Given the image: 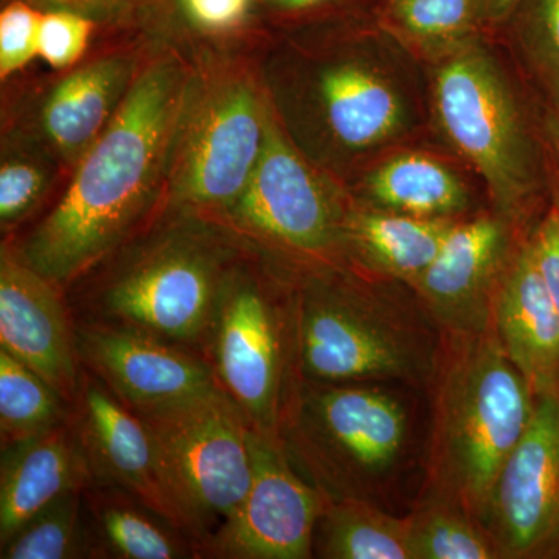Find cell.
Instances as JSON below:
<instances>
[{
  "label": "cell",
  "mask_w": 559,
  "mask_h": 559,
  "mask_svg": "<svg viewBox=\"0 0 559 559\" xmlns=\"http://www.w3.org/2000/svg\"><path fill=\"white\" fill-rule=\"evenodd\" d=\"M2 559L91 558L83 491H72L40 510L0 547Z\"/></svg>",
  "instance_id": "27"
},
{
  "label": "cell",
  "mask_w": 559,
  "mask_h": 559,
  "mask_svg": "<svg viewBox=\"0 0 559 559\" xmlns=\"http://www.w3.org/2000/svg\"><path fill=\"white\" fill-rule=\"evenodd\" d=\"M229 277L207 246L167 241L112 275L90 314L75 319L140 331L205 358Z\"/></svg>",
  "instance_id": "6"
},
{
  "label": "cell",
  "mask_w": 559,
  "mask_h": 559,
  "mask_svg": "<svg viewBox=\"0 0 559 559\" xmlns=\"http://www.w3.org/2000/svg\"><path fill=\"white\" fill-rule=\"evenodd\" d=\"M430 322L360 290L310 286L290 308L293 374L311 382L428 384L440 352Z\"/></svg>",
  "instance_id": "4"
},
{
  "label": "cell",
  "mask_w": 559,
  "mask_h": 559,
  "mask_svg": "<svg viewBox=\"0 0 559 559\" xmlns=\"http://www.w3.org/2000/svg\"><path fill=\"white\" fill-rule=\"evenodd\" d=\"M127 58H103L70 73L51 91L43 110V127L55 148L80 160L100 138L132 84Z\"/></svg>",
  "instance_id": "19"
},
{
  "label": "cell",
  "mask_w": 559,
  "mask_h": 559,
  "mask_svg": "<svg viewBox=\"0 0 559 559\" xmlns=\"http://www.w3.org/2000/svg\"><path fill=\"white\" fill-rule=\"evenodd\" d=\"M70 417L94 481L130 492L191 538L145 423L83 366Z\"/></svg>",
  "instance_id": "14"
},
{
  "label": "cell",
  "mask_w": 559,
  "mask_h": 559,
  "mask_svg": "<svg viewBox=\"0 0 559 559\" xmlns=\"http://www.w3.org/2000/svg\"><path fill=\"white\" fill-rule=\"evenodd\" d=\"M43 13L24 2L10 3L0 14V76L24 69L38 55Z\"/></svg>",
  "instance_id": "31"
},
{
  "label": "cell",
  "mask_w": 559,
  "mask_h": 559,
  "mask_svg": "<svg viewBox=\"0 0 559 559\" xmlns=\"http://www.w3.org/2000/svg\"><path fill=\"white\" fill-rule=\"evenodd\" d=\"M530 242L540 277L559 314V207L547 213Z\"/></svg>",
  "instance_id": "32"
},
{
  "label": "cell",
  "mask_w": 559,
  "mask_h": 559,
  "mask_svg": "<svg viewBox=\"0 0 559 559\" xmlns=\"http://www.w3.org/2000/svg\"><path fill=\"white\" fill-rule=\"evenodd\" d=\"M266 106L246 79L218 84L191 112L176 164V197L197 207L226 209L259 164Z\"/></svg>",
  "instance_id": "10"
},
{
  "label": "cell",
  "mask_w": 559,
  "mask_h": 559,
  "mask_svg": "<svg viewBox=\"0 0 559 559\" xmlns=\"http://www.w3.org/2000/svg\"><path fill=\"white\" fill-rule=\"evenodd\" d=\"M0 348L73 403L81 362L69 307L57 285L5 246L0 257Z\"/></svg>",
  "instance_id": "15"
},
{
  "label": "cell",
  "mask_w": 559,
  "mask_h": 559,
  "mask_svg": "<svg viewBox=\"0 0 559 559\" xmlns=\"http://www.w3.org/2000/svg\"><path fill=\"white\" fill-rule=\"evenodd\" d=\"M481 524L500 558L547 557L559 549V395L536 399Z\"/></svg>",
  "instance_id": "11"
},
{
  "label": "cell",
  "mask_w": 559,
  "mask_h": 559,
  "mask_svg": "<svg viewBox=\"0 0 559 559\" xmlns=\"http://www.w3.org/2000/svg\"><path fill=\"white\" fill-rule=\"evenodd\" d=\"M35 2L46 7L49 11H75V13L86 16V14L105 13V11L116 9L120 0H35Z\"/></svg>",
  "instance_id": "35"
},
{
  "label": "cell",
  "mask_w": 559,
  "mask_h": 559,
  "mask_svg": "<svg viewBox=\"0 0 559 559\" xmlns=\"http://www.w3.org/2000/svg\"><path fill=\"white\" fill-rule=\"evenodd\" d=\"M436 108L448 138L484 176L498 207L513 215L532 190V154L513 95L491 58L466 47L444 62Z\"/></svg>",
  "instance_id": "7"
},
{
  "label": "cell",
  "mask_w": 559,
  "mask_h": 559,
  "mask_svg": "<svg viewBox=\"0 0 559 559\" xmlns=\"http://www.w3.org/2000/svg\"><path fill=\"white\" fill-rule=\"evenodd\" d=\"M448 218H419L396 212H360L345 234L362 260L389 277L415 283L439 255L454 226Z\"/></svg>",
  "instance_id": "22"
},
{
  "label": "cell",
  "mask_w": 559,
  "mask_h": 559,
  "mask_svg": "<svg viewBox=\"0 0 559 559\" xmlns=\"http://www.w3.org/2000/svg\"><path fill=\"white\" fill-rule=\"evenodd\" d=\"M72 404L0 348V440L3 448L40 436L68 421Z\"/></svg>",
  "instance_id": "25"
},
{
  "label": "cell",
  "mask_w": 559,
  "mask_h": 559,
  "mask_svg": "<svg viewBox=\"0 0 559 559\" xmlns=\"http://www.w3.org/2000/svg\"><path fill=\"white\" fill-rule=\"evenodd\" d=\"M81 366L131 409L160 406L218 388L204 356L140 331L75 319Z\"/></svg>",
  "instance_id": "13"
},
{
  "label": "cell",
  "mask_w": 559,
  "mask_h": 559,
  "mask_svg": "<svg viewBox=\"0 0 559 559\" xmlns=\"http://www.w3.org/2000/svg\"><path fill=\"white\" fill-rule=\"evenodd\" d=\"M72 414V412H70ZM94 481L72 417L40 436L3 448L0 460V547L40 510Z\"/></svg>",
  "instance_id": "18"
},
{
  "label": "cell",
  "mask_w": 559,
  "mask_h": 559,
  "mask_svg": "<svg viewBox=\"0 0 559 559\" xmlns=\"http://www.w3.org/2000/svg\"><path fill=\"white\" fill-rule=\"evenodd\" d=\"M369 191L389 212L419 218H448L468 205L462 180L421 154H403L385 162L371 173Z\"/></svg>",
  "instance_id": "24"
},
{
  "label": "cell",
  "mask_w": 559,
  "mask_h": 559,
  "mask_svg": "<svg viewBox=\"0 0 559 559\" xmlns=\"http://www.w3.org/2000/svg\"><path fill=\"white\" fill-rule=\"evenodd\" d=\"M521 0H479V22L500 24L514 14Z\"/></svg>",
  "instance_id": "36"
},
{
  "label": "cell",
  "mask_w": 559,
  "mask_h": 559,
  "mask_svg": "<svg viewBox=\"0 0 559 559\" xmlns=\"http://www.w3.org/2000/svg\"><path fill=\"white\" fill-rule=\"evenodd\" d=\"M43 167L25 157H10L0 167V223L3 229L20 223L46 190Z\"/></svg>",
  "instance_id": "30"
},
{
  "label": "cell",
  "mask_w": 559,
  "mask_h": 559,
  "mask_svg": "<svg viewBox=\"0 0 559 559\" xmlns=\"http://www.w3.org/2000/svg\"><path fill=\"white\" fill-rule=\"evenodd\" d=\"M205 358L219 388L245 412L253 428L278 439L293 381L290 312L283 314L255 280L230 275Z\"/></svg>",
  "instance_id": "8"
},
{
  "label": "cell",
  "mask_w": 559,
  "mask_h": 559,
  "mask_svg": "<svg viewBox=\"0 0 559 559\" xmlns=\"http://www.w3.org/2000/svg\"><path fill=\"white\" fill-rule=\"evenodd\" d=\"M320 100L331 132L348 148L380 145L403 124L396 92L358 64H340L323 72Z\"/></svg>",
  "instance_id": "21"
},
{
  "label": "cell",
  "mask_w": 559,
  "mask_h": 559,
  "mask_svg": "<svg viewBox=\"0 0 559 559\" xmlns=\"http://www.w3.org/2000/svg\"><path fill=\"white\" fill-rule=\"evenodd\" d=\"M253 473L240 507L200 549V558L310 559L329 498L294 468L277 437L250 428Z\"/></svg>",
  "instance_id": "9"
},
{
  "label": "cell",
  "mask_w": 559,
  "mask_h": 559,
  "mask_svg": "<svg viewBox=\"0 0 559 559\" xmlns=\"http://www.w3.org/2000/svg\"><path fill=\"white\" fill-rule=\"evenodd\" d=\"M92 33V21L68 10H50L39 22L38 55L55 69L75 64L83 57Z\"/></svg>",
  "instance_id": "29"
},
{
  "label": "cell",
  "mask_w": 559,
  "mask_h": 559,
  "mask_svg": "<svg viewBox=\"0 0 559 559\" xmlns=\"http://www.w3.org/2000/svg\"><path fill=\"white\" fill-rule=\"evenodd\" d=\"M314 557L412 559L409 518L393 516L370 500H329L316 527Z\"/></svg>",
  "instance_id": "23"
},
{
  "label": "cell",
  "mask_w": 559,
  "mask_h": 559,
  "mask_svg": "<svg viewBox=\"0 0 559 559\" xmlns=\"http://www.w3.org/2000/svg\"><path fill=\"white\" fill-rule=\"evenodd\" d=\"M521 3L536 43L559 70V0H521Z\"/></svg>",
  "instance_id": "33"
},
{
  "label": "cell",
  "mask_w": 559,
  "mask_h": 559,
  "mask_svg": "<svg viewBox=\"0 0 559 559\" xmlns=\"http://www.w3.org/2000/svg\"><path fill=\"white\" fill-rule=\"evenodd\" d=\"M430 384L429 496L450 500L484 522L492 488L527 429L536 396L492 326L468 336L444 334Z\"/></svg>",
  "instance_id": "2"
},
{
  "label": "cell",
  "mask_w": 559,
  "mask_h": 559,
  "mask_svg": "<svg viewBox=\"0 0 559 559\" xmlns=\"http://www.w3.org/2000/svg\"><path fill=\"white\" fill-rule=\"evenodd\" d=\"M409 518L412 559H498V546L480 521L450 500L429 496Z\"/></svg>",
  "instance_id": "26"
},
{
  "label": "cell",
  "mask_w": 559,
  "mask_h": 559,
  "mask_svg": "<svg viewBox=\"0 0 559 559\" xmlns=\"http://www.w3.org/2000/svg\"><path fill=\"white\" fill-rule=\"evenodd\" d=\"M187 13L205 28H224L235 24L245 13L248 0H182Z\"/></svg>",
  "instance_id": "34"
},
{
  "label": "cell",
  "mask_w": 559,
  "mask_h": 559,
  "mask_svg": "<svg viewBox=\"0 0 559 559\" xmlns=\"http://www.w3.org/2000/svg\"><path fill=\"white\" fill-rule=\"evenodd\" d=\"M411 409L382 382L290 381L278 441L330 500L377 502L409 454Z\"/></svg>",
  "instance_id": "3"
},
{
  "label": "cell",
  "mask_w": 559,
  "mask_h": 559,
  "mask_svg": "<svg viewBox=\"0 0 559 559\" xmlns=\"http://www.w3.org/2000/svg\"><path fill=\"white\" fill-rule=\"evenodd\" d=\"M229 212L241 229L305 255L329 252L342 237L325 191L267 110L259 164Z\"/></svg>",
  "instance_id": "12"
},
{
  "label": "cell",
  "mask_w": 559,
  "mask_h": 559,
  "mask_svg": "<svg viewBox=\"0 0 559 559\" xmlns=\"http://www.w3.org/2000/svg\"><path fill=\"white\" fill-rule=\"evenodd\" d=\"M132 411L153 437L165 484L200 551L248 495L252 423L219 385Z\"/></svg>",
  "instance_id": "5"
},
{
  "label": "cell",
  "mask_w": 559,
  "mask_h": 559,
  "mask_svg": "<svg viewBox=\"0 0 559 559\" xmlns=\"http://www.w3.org/2000/svg\"><path fill=\"white\" fill-rule=\"evenodd\" d=\"M322 2L323 0H277L280 7L289 10L310 9V7L318 5V3Z\"/></svg>",
  "instance_id": "37"
},
{
  "label": "cell",
  "mask_w": 559,
  "mask_h": 559,
  "mask_svg": "<svg viewBox=\"0 0 559 559\" xmlns=\"http://www.w3.org/2000/svg\"><path fill=\"white\" fill-rule=\"evenodd\" d=\"M390 16L425 43H452L479 24V0H390Z\"/></svg>",
  "instance_id": "28"
},
{
  "label": "cell",
  "mask_w": 559,
  "mask_h": 559,
  "mask_svg": "<svg viewBox=\"0 0 559 559\" xmlns=\"http://www.w3.org/2000/svg\"><path fill=\"white\" fill-rule=\"evenodd\" d=\"M492 329L533 395H559V314L530 241L500 278Z\"/></svg>",
  "instance_id": "17"
},
{
  "label": "cell",
  "mask_w": 559,
  "mask_h": 559,
  "mask_svg": "<svg viewBox=\"0 0 559 559\" xmlns=\"http://www.w3.org/2000/svg\"><path fill=\"white\" fill-rule=\"evenodd\" d=\"M179 62H154L80 159L64 197L28 235L21 257L60 286L116 249L156 200L187 108Z\"/></svg>",
  "instance_id": "1"
},
{
  "label": "cell",
  "mask_w": 559,
  "mask_h": 559,
  "mask_svg": "<svg viewBox=\"0 0 559 559\" xmlns=\"http://www.w3.org/2000/svg\"><path fill=\"white\" fill-rule=\"evenodd\" d=\"M91 558H200L197 543L130 492L92 481L84 489Z\"/></svg>",
  "instance_id": "20"
},
{
  "label": "cell",
  "mask_w": 559,
  "mask_h": 559,
  "mask_svg": "<svg viewBox=\"0 0 559 559\" xmlns=\"http://www.w3.org/2000/svg\"><path fill=\"white\" fill-rule=\"evenodd\" d=\"M507 252L509 231L500 219L452 226L439 255L414 286L426 314L444 334L468 336L491 329Z\"/></svg>",
  "instance_id": "16"
}]
</instances>
